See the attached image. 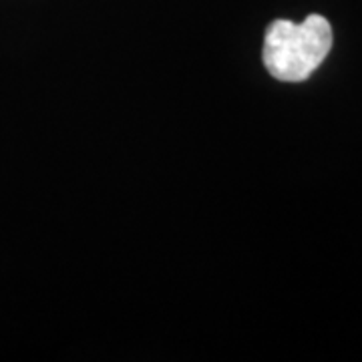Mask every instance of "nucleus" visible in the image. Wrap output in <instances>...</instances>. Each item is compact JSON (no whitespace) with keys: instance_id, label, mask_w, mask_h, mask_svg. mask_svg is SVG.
<instances>
[{"instance_id":"f257e3e1","label":"nucleus","mask_w":362,"mask_h":362,"mask_svg":"<svg viewBox=\"0 0 362 362\" xmlns=\"http://www.w3.org/2000/svg\"><path fill=\"white\" fill-rule=\"evenodd\" d=\"M332 49V26L322 14H308L304 23L278 18L264 35L262 61L272 77L302 83L322 65Z\"/></svg>"}]
</instances>
